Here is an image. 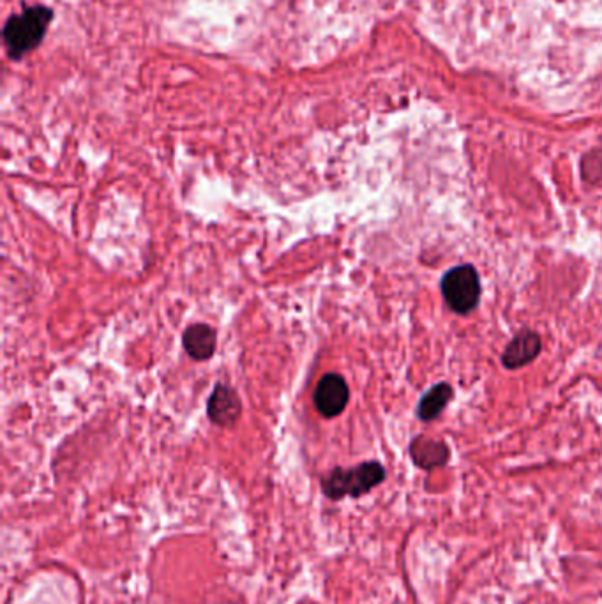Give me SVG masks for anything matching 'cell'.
Returning <instances> with one entry per match:
<instances>
[{"instance_id":"cell-4","label":"cell","mask_w":602,"mask_h":604,"mask_svg":"<svg viewBox=\"0 0 602 604\" xmlns=\"http://www.w3.org/2000/svg\"><path fill=\"white\" fill-rule=\"evenodd\" d=\"M348 400H350V389L345 378L338 373H327L320 378L313 394V401L320 416L325 419L341 416L343 410L347 408Z\"/></svg>"},{"instance_id":"cell-7","label":"cell","mask_w":602,"mask_h":604,"mask_svg":"<svg viewBox=\"0 0 602 604\" xmlns=\"http://www.w3.org/2000/svg\"><path fill=\"white\" fill-rule=\"evenodd\" d=\"M410 458L421 470L440 469L451 460V449L442 440L419 435L410 444Z\"/></svg>"},{"instance_id":"cell-2","label":"cell","mask_w":602,"mask_h":604,"mask_svg":"<svg viewBox=\"0 0 602 604\" xmlns=\"http://www.w3.org/2000/svg\"><path fill=\"white\" fill-rule=\"evenodd\" d=\"M52 20V9L43 6L25 9L20 15L11 16L2 32L9 57L22 59L25 53L39 46Z\"/></svg>"},{"instance_id":"cell-8","label":"cell","mask_w":602,"mask_h":604,"mask_svg":"<svg viewBox=\"0 0 602 604\" xmlns=\"http://www.w3.org/2000/svg\"><path fill=\"white\" fill-rule=\"evenodd\" d=\"M216 331L211 325L193 324L189 325L182 336V345L186 354L195 361H207L216 352Z\"/></svg>"},{"instance_id":"cell-6","label":"cell","mask_w":602,"mask_h":604,"mask_svg":"<svg viewBox=\"0 0 602 604\" xmlns=\"http://www.w3.org/2000/svg\"><path fill=\"white\" fill-rule=\"evenodd\" d=\"M541 350V336L532 329H523L505 347L502 364L507 370H520L523 366L534 363Z\"/></svg>"},{"instance_id":"cell-3","label":"cell","mask_w":602,"mask_h":604,"mask_svg":"<svg viewBox=\"0 0 602 604\" xmlns=\"http://www.w3.org/2000/svg\"><path fill=\"white\" fill-rule=\"evenodd\" d=\"M442 294L447 306L458 315H468L481 301V280L474 265L452 267L442 278Z\"/></svg>"},{"instance_id":"cell-9","label":"cell","mask_w":602,"mask_h":604,"mask_svg":"<svg viewBox=\"0 0 602 604\" xmlns=\"http://www.w3.org/2000/svg\"><path fill=\"white\" fill-rule=\"evenodd\" d=\"M452 396H454V391H452V387L449 384H437L435 387H431L428 393L422 396L421 403H419V407H417V417L424 421V423H429V421H435L440 417V414L444 412L445 407L449 405V401L452 400Z\"/></svg>"},{"instance_id":"cell-5","label":"cell","mask_w":602,"mask_h":604,"mask_svg":"<svg viewBox=\"0 0 602 604\" xmlns=\"http://www.w3.org/2000/svg\"><path fill=\"white\" fill-rule=\"evenodd\" d=\"M242 414V403L239 394L225 384H218L212 391L207 403V416L212 423L221 428L234 426Z\"/></svg>"},{"instance_id":"cell-1","label":"cell","mask_w":602,"mask_h":604,"mask_svg":"<svg viewBox=\"0 0 602 604\" xmlns=\"http://www.w3.org/2000/svg\"><path fill=\"white\" fill-rule=\"evenodd\" d=\"M387 479V470L380 461H364L352 469L336 467L322 477V493L332 502L361 499Z\"/></svg>"},{"instance_id":"cell-10","label":"cell","mask_w":602,"mask_h":604,"mask_svg":"<svg viewBox=\"0 0 602 604\" xmlns=\"http://www.w3.org/2000/svg\"><path fill=\"white\" fill-rule=\"evenodd\" d=\"M581 174H583V179L590 182V184H597V182L602 181V149L590 152L588 156L583 158Z\"/></svg>"}]
</instances>
